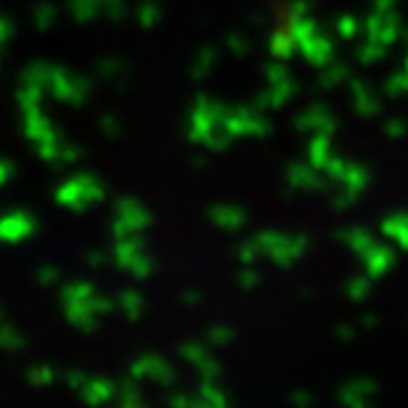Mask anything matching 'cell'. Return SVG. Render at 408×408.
I'll list each match as a JSON object with an SVG mask.
<instances>
[]
</instances>
